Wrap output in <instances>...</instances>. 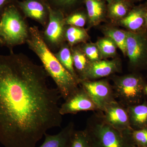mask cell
Instances as JSON below:
<instances>
[{
    "label": "cell",
    "instance_id": "83f0119b",
    "mask_svg": "<svg viewBox=\"0 0 147 147\" xmlns=\"http://www.w3.org/2000/svg\"><path fill=\"white\" fill-rule=\"evenodd\" d=\"M12 2V0H0V18L6 7Z\"/></svg>",
    "mask_w": 147,
    "mask_h": 147
},
{
    "label": "cell",
    "instance_id": "e0dca14e",
    "mask_svg": "<svg viewBox=\"0 0 147 147\" xmlns=\"http://www.w3.org/2000/svg\"><path fill=\"white\" fill-rule=\"evenodd\" d=\"M134 5L129 0H119L109 4L107 11L108 16L114 19H121L128 14Z\"/></svg>",
    "mask_w": 147,
    "mask_h": 147
},
{
    "label": "cell",
    "instance_id": "44dd1931",
    "mask_svg": "<svg viewBox=\"0 0 147 147\" xmlns=\"http://www.w3.org/2000/svg\"><path fill=\"white\" fill-rule=\"evenodd\" d=\"M65 38L68 45L71 47L81 42H85L88 38L86 31L82 28L66 26Z\"/></svg>",
    "mask_w": 147,
    "mask_h": 147
},
{
    "label": "cell",
    "instance_id": "484cf974",
    "mask_svg": "<svg viewBox=\"0 0 147 147\" xmlns=\"http://www.w3.org/2000/svg\"><path fill=\"white\" fill-rule=\"evenodd\" d=\"M132 143L135 146L147 147V127L139 129H133L130 133Z\"/></svg>",
    "mask_w": 147,
    "mask_h": 147
},
{
    "label": "cell",
    "instance_id": "603a6c76",
    "mask_svg": "<svg viewBox=\"0 0 147 147\" xmlns=\"http://www.w3.org/2000/svg\"><path fill=\"white\" fill-rule=\"evenodd\" d=\"M101 57L107 58L115 57L117 53V47L115 42L108 37L99 39L96 43Z\"/></svg>",
    "mask_w": 147,
    "mask_h": 147
},
{
    "label": "cell",
    "instance_id": "8fae6325",
    "mask_svg": "<svg viewBox=\"0 0 147 147\" xmlns=\"http://www.w3.org/2000/svg\"><path fill=\"white\" fill-rule=\"evenodd\" d=\"M102 113L105 121L116 129L121 131L132 129L126 107L116 100L107 105Z\"/></svg>",
    "mask_w": 147,
    "mask_h": 147
},
{
    "label": "cell",
    "instance_id": "7402d4cb",
    "mask_svg": "<svg viewBox=\"0 0 147 147\" xmlns=\"http://www.w3.org/2000/svg\"><path fill=\"white\" fill-rule=\"evenodd\" d=\"M107 37L115 43L124 55H126L127 32L115 28H109L105 31Z\"/></svg>",
    "mask_w": 147,
    "mask_h": 147
},
{
    "label": "cell",
    "instance_id": "cb8c5ba5",
    "mask_svg": "<svg viewBox=\"0 0 147 147\" xmlns=\"http://www.w3.org/2000/svg\"><path fill=\"white\" fill-rule=\"evenodd\" d=\"M88 18L87 13L81 8L74 11L65 17L66 26L82 28L86 25Z\"/></svg>",
    "mask_w": 147,
    "mask_h": 147
},
{
    "label": "cell",
    "instance_id": "9a60e30c",
    "mask_svg": "<svg viewBox=\"0 0 147 147\" xmlns=\"http://www.w3.org/2000/svg\"><path fill=\"white\" fill-rule=\"evenodd\" d=\"M130 126L133 129L147 127V101L126 107Z\"/></svg>",
    "mask_w": 147,
    "mask_h": 147
},
{
    "label": "cell",
    "instance_id": "f546056e",
    "mask_svg": "<svg viewBox=\"0 0 147 147\" xmlns=\"http://www.w3.org/2000/svg\"><path fill=\"white\" fill-rule=\"evenodd\" d=\"M144 92L145 96H146L147 98V84L145 86Z\"/></svg>",
    "mask_w": 147,
    "mask_h": 147
},
{
    "label": "cell",
    "instance_id": "7a4b0ae2",
    "mask_svg": "<svg viewBox=\"0 0 147 147\" xmlns=\"http://www.w3.org/2000/svg\"><path fill=\"white\" fill-rule=\"evenodd\" d=\"M26 44L41 61L48 76L53 79L61 97L65 100L79 88V79L69 73L58 60L43 40L41 31L36 26L30 27Z\"/></svg>",
    "mask_w": 147,
    "mask_h": 147
},
{
    "label": "cell",
    "instance_id": "836d02e7",
    "mask_svg": "<svg viewBox=\"0 0 147 147\" xmlns=\"http://www.w3.org/2000/svg\"><path fill=\"white\" fill-rule=\"evenodd\" d=\"M20 1H22V0H20Z\"/></svg>",
    "mask_w": 147,
    "mask_h": 147
},
{
    "label": "cell",
    "instance_id": "7c38bea8",
    "mask_svg": "<svg viewBox=\"0 0 147 147\" xmlns=\"http://www.w3.org/2000/svg\"><path fill=\"white\" fill-rule=\"evenodd\" d=\"M121 69L120 63L117 59H101L90 62L82 79L80 80H93L103 78L119 72Z\"/></svg>",
    "mask_w": 147,
    "mask_h": 147
},
{
    "label": "cell",
    "instance_id": "4fadbf2b",
    "mask_svg": "<svg viewBox=\"0 0 147 147\" xmlns=\"http://www.w3.org/2000/svg\"><path fill=\"white\" fill-rule=\"evenodd\" d=\"M147 6L146 3L134 6L128 14L121 19V25L129 30V31L140 32L147 30L146 15Z\"/></svg>",
    "mask_w": 147,
    "mask_h": 147
},
{
    "label": "cell",
    "instance_id": "5b68a950",
    "mask_svg": "<svg viewBox=\"0 0 147 147\" xmlns=\"http://www.w3.org/2000/svg\"><path fill=\"white\" fill-rule=\"evenodd\" d=\"M113 88L115 97L127 107L142 102L145 96L144 90L147 83L138 73L113 77Z\"/></svg>",
    "mask_w": 147,
    "mask_h": 147
},
{
    "label": "cell",
    "instance_id": "30bf717a",
    "mask_svg": "<svg viewBox=\"0 0 147 147\" xmlns=\"http://www.w3.org/2000/svg\"><path fill=\"white\" fill-rule=\"evenodd\" d=\"M88 111L96 112L99 110L82 87L60 106V113L62 116Z\"/></svg>",
    "mask_w": 147,
    "mask_h": 147
},
{
    "label": "cell",
    "instance_id": "4316f807",
    "mask_svg": "<svg viewBox=\"0 0 147 147\" xmlns=\"http://www.w3.org/2000/svg\"><path fill=\"white\" fill-rule=\"evenodd\" d=\"M81 48L90 62L100 60L102 59L96 44H84Z\"/></svg>",
    "mask_w": 147,
    "mask_h": 147
},
{
    "label": "cell",
    "instance_id": "ac0fdd59",
    "mask_svg": "<svg viewBox=\"0 0 147 147\" xmlns=\"http://www.w3.org/2000/svg\"><path fill=\"white\" fill-rule=\"evenodd\" d=\"M51 8L61 11L66 16L74 11L80 8L84 0H45Z\"/></svg>",
    "mask_w": 147,
    "mask_h": 147
},
{
    "label": "cell",
    "instance_id": "52a82bcc",
    "mask_svg": "<svg viewBox=\"0 0 147 147\" xmlns=\"http://www.w3.org/2000/svg\"><path fill=\"white\" fill-rule=\"evenodd\" d=\"M126 55L133 69L147 66V30L140 32H127Z\"/></svg>",
    "mask_w": 147,
    "mask_h": 147
},
{
    "label": "cell",
    "instance_id": "8992f818",
    "mask_svg": "<svg viewBox=\"0 0 147 147\" xmlns=\"http://www.w3.org/2000/svg\"><path fill=\"white\" fill-rule=\"evenodd\" d=\"M49 21L44 30L41 31V34L46 45L55 53L65 43V16L61 11L49 6Z\"/></svg>",
    "mask_w": 147,
    "mask_h": 147
},
{
    "label": "cell",
    "instance_id": "6da1fadb",
    "mask_svg": "<svg viewBox=\"0 0 147 147\" xmlns=\"http://www.w3.org/2000/svg\"><path fill=\"white\" fill-rule=\"evenodd\" d=\"M42 66L22 53L0 54V143L35 147L63 122L57 88L48 85Z\"/></svg>",
    "mask_w": 147,
    "mask_h": 147
},
{
    "label": "cell",
    "instance_id": "4dcf8cb0",
    "mask_svg": "<svg viewBox=\"0 0 147 147\" xmlns=\"http://www.w3.org/2000/svg\"><path fill=\"white\" fill-rule=\"evenodd\" d=\"M146 5L147 6L146 12V28L147 29V1L146 2Z\"/></svg>",
    "mask_w": 147,
    "mask_h": 147
},
{
    "label": "cell",
    "instance_id": "ba28073f",
    "mask_svg": "<svg viewBox=\"0 0 147 147\" xmlns=\"http://www.w3.org/2000/svg\"><path fill=\"white\" fill-rule=\"evenodd\" d=\"M79 84L99 111L102 112L107 105L116 100L113 87L107 80H80Z\"/></svg>",
    "mask_w": 147,
    "mask_h": 147
},
{
    "label": "cell",
    "instance_id": "d4e9b609",
    "mask_svg": "<svg viewBox=\"0 0 147 147\" xmlns=\"http://www.w3.org/2000/svg\"><path fill=\"white\" fill-rule=\"evenodd\" d=\"M69 147H92L85 130H74L70 139Z\"/></svg>",
    "mask_w": 147,
    "mask_h": 147
},
{
    "label": "cell",
    "instance_id": "d6986e66",
    "mask_svg": "<svg viewBox=\"0 0 147 147\" xmlns=\"http://www.w3.org/2000/svg\"><path fill=\"white\" fill-rule=\"evenodd\" d=\"M54 54L62 65L72 76L79 79V77L74 67L71 48L68 44L65 43L62 45L57 52Z\"/></svg>",
    "mask_w": 147,
    "mask_h": 147
},
{
    "label": "cell",
    "instance_id": "3957f363",
    "mask_svg": "<svg viewBox=\"0 0 147 147\" xmlns=\"http://www.w3.org/2000/svg\"><path fill=\"white\" fill-rule=\"evenodd\" d=\"M132 129L121 131L105 121L102 112L96 111L87 121L84 129L92 147H132Z\"/></svg>",
    "mask_w": 147,
    "mask_h": 147
},
{
    "label": "cell",
    "instance_id": "9c48e42d",
    "mask_svg": "<svg viewBox=\"0 0 147 147\" xmlns=\"http://www.w3.org/2000/svg\"><path fill=\"white\" fill-rule=\"evenodd\" d=\"M26 18H30L44 28L49 18V5L45 0H12Z\"/></svg>",
    "mask_w": 147,
    "mask_h": 147
},
{
    "label": "cell",
    "instance_id": "ffe728a7",
    "mask_svg": "<svg viewBox=\"0 0 147 147\" xmlns=\"http://www.w3.org/2000/svg\"><path fill=\"white\" fill-rule=\"evenodd\" d=\"M71 48L74 67L80 80L82 79L90 61L81 47L74 46Z\"/></svg>",
    "mask_w": 147,
    "mask_h": 147
},
{
    "label": "cell",
    "instance_id": "277c9868",
    "mask_svg": "<svg viewBox=\"0 0 147 147\" xmlns=\"http://www.w3.org/2000/svg\"><path fill=\"white\" fill-rule=\"evenodd\" d=\"M30 28L26 18L12 1L0 18V46L11 52L16 46L26 43Z\"/></svg>",
    "mask_w": 147,
    "mask_h": 147
},
{
    "label": "cell",
    "instance_id": "d6a6232c",
    "mask_svg": "<svg viewBox=\"0 0 147 147\" xmlns=\"http://www.w3.org/2000/svg\"><path fill=\"white\" fill-rule=\"evenodd\" d=\"M132 147H142L137 146H132Z\"/></svg>",
    "mask_w": 147,
    "mask_h": 147
},
{
    "label": "cell",
    "instance_id": "5bb4252c",
    "mask_svg": "<svg viewBox=\"0 0 147 147\" xmlns=\"http://www.w3.org/2000/svg\"><path fill=\"white\" fill-rule=\"evenodd\" d=\"M75 129L74 124L71 121L57 134L46 133L44 142L39 147H69L71 135Z\"/></svg>",
    "mask_w": 147,
    "mask_h": 147
},
{
    "label": "cell",
    "instance_id": "2e32d148",
    "mask_svg": "<svg viewBox=\"0 0 147 147\" xmlns=\"http://www.w3.org/2000/svg\"><path fill=\"white\" fill-rule=\"evenodd\" d=\"M88 18L92 25H97L104 16L107 7L104 0H84Z\"/></svg>",
    "mask_w": 147,
    "mask_h": 147
},
{
    "label": "cell",
    "instance_id": "f1b7e54d",
    "mask_svg": "<svg viewBox=\"0 0 147 147\" xmlns=\"http://www.w3.org/2000/svg\"><path fill=\"white\" fill-rule=\"evenodd\" d=\"M104 1H106V2L108 3V4H109L111 3L115 2L117 1H119V0H104Z\"/></svg>",
    "mask_w": 147,
    "mask_h": 147
},
{
    "label": "cell",
    "instance_id": "1f68e13d",
    "mask_svg": "<svg viewBox=\"0 0 147 147\" xmlns=\"http://www.w3.org/2000/svg\"><path fill=\"white\" fill-rule=\"evenodd\" d=\"M129 1L131 2H139L141 1H143V0H129Z\"/></svg>",
    "mask_w": 147,
    "mask_h": 147
}]
</instances>
